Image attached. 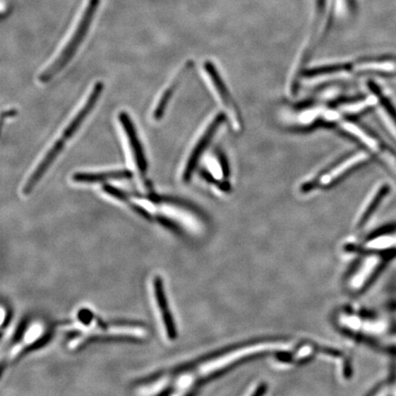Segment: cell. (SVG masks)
Returning a JSON list of instances; mask_svg holds the SVG:
<instances>
[{
  "label": "cell",
  "mask_w": 396,
  "mask_h": 396,
  "mask_svg": "<svg viewBox=\"0 0 396 396\" xmlns=\"http://www.w3.org/2000/svg\"><path fill=\"white\" fill-rule=\"evenodd\" d=\"M69 330H75L68 343L69 349H78L95 340H141L148 337V328L134 322H105L94 315L84 321L69 324Z\"/></svg>",
  "instance_id": "obj_2"
},
{
  "label": "cell",
  "mask_w": 396,
  "mask_h": 396,
  "mask_svg": "<svg viewBox=\"0 0 396 396\" xmlns=\"http://www.w3.org/2000/svg\"><path fill=\"white\" fill-rule=\"evenodd\" d=\"M119 121L121 122L126 136L128 138V144H130L132 155H133L135 164H136L141 176H145L147 172H148V161H147L143 144H141L139 136H138L134 122L132 121L131 116L125 112L119 113Z\"/></svg>",
  "instance_id": "obj_10"
},
{
  "label": "cell",
  "mask_w": 396,
  "mask_h": 396,
  "mask_svg": "<svg viewBox=\"0 0 396 396\" xmlns=\"http://www.w3.org/2000/svg\"><path fill=\"white\" fill-rule=\"evenodd\" d=\"M225 119L226 116L224 113L215 116L214 119H212V121L208 124L207 128L203 132L198 143H196L194 149L192 150L188 159H187L185 170L183 173V181L186 184L192 180L193 174L198 167L199 161H200L205 150L210 146L212 139H213L223 122L225 121Z\"/></svg>",
  "instance_id": "obj_8"
},
{
  "label": "cell",
  "mask_w": 396,
  "mask_h": 396,
  "mask_svg": "<svg viewBox=\"0 0 396 396\" xmlns=\"http://www.w3.org/2000/svg\"><path fill=\"white\" fill-rule=\"evenodd\" d=\"M385 264V256L371 254L359 262L349 273L347 287L353 293L364 289Z\"/></svg>",
  "instance_id": "obj_7"
},
{
  "label": "cell",
  "mask_w": 396,
  "mask_h": 396,
  "mask_svg": "<svg viewBox=\"0 0 396 396\" xmlns=\"http://www.w3.org/2000/svg\"><path fill=\"white\" fill-rule=\"evenodd\" d=\"M45 330H47L41 322H20L7 347V360L14 361L30 349L44 345L52 337V334Z\"/></svg>",
  "instance_id": "obj_5"
},
{
  "label": "cell",
  "mask_w": 396,
  "mask_h": 396,
  "mask_svg": "<svg viewBox=\"0 0 396 396\" xmlns=\"http://www.w3.org/2000/svg\"><path fill=\"white\" fill-rule=\"evenodd\" d=\"M388 192V186H380L379 189H377L376 194L373 196V198L368 202L366 207H365L364 211H362L361 216L360 219H359V226L364 225V224L369 220L371 214H373V212L378 207L380 200L385 198Z\"/></svg>",
  "instance_id": "obj_14"
},
{
  "label": "cell",
  "mask_w": 396,
  "mask_h": 396,
  "mask_svg": "<svg viewBox=\"0 0 396 396\" xmlns=\"http://www.w3.org/2000/svg\"><path fill=\"white\" fill-rule=\"evenodd\" d=\"M193 62H188L186 64L185 67L181 72L179 75L177 76V78L174 79L173 84L169 87L167 90L164 92L161 98H160L159 102L157 106L155 107V113H153V119H155L156 121H162V118H164V113L167 112V109L168 107L169 102H170L172 97H173L174 92H176L178 85H179L181 80L184 78V76H186L188 71L192 68Z\"/></svg>",
  "instance_id": "obj_13"
},
{
  "label": "cell",
  "mask_w": 396,
  "mask_h": 396,
  "mask_svg": "<svg viewBox=\"0 0 396 396\" xmlns=\"http://www.w3.org/2000/svg\"><path fill=\"white\" fill-rule=\"evenodd\" d=\"M395 388H396V385H395Z\"/></svg>",
  "instance_id": "obj_17"
},
{
  "label": "cell",
  "mask_w": 396,
  "mask_h": 396,
  "mask_svg": "<svg viewBox=\"0 0 396 396\" xmlns=\"http://www.w3.org/2000/svg\"><path fill=\"white\" fill-rule=\"evenodd\" d=\"M17 115V110L16 109H11L8 110V112H3L2 119L6 118H12V116Z\"/></svg>",
  "instance_id": "obj_16"
},
{
  "label": "cell",
  "mask_w": 396,
  "mask_h": 396,
  "mask_svg": "<svg viewBox=\"0 0 396 396\" xmlns=\"http://www.w3.org/2000/svg\"><path fill=\"white\" fill-rule=\"evenodd\" d=\"M204 71L208 80H210L212 90L216 95L221 109H223L222 113L225 114L226 119H228L229 124L232 126L233 130L241 131L244 122H242L239 107L236 105V102L233 100L229 88H227L225 82L221 78L216 66L210 61H207L204 64Z\"/></svg>",
  "instance_id": "obj_6"
},
{
  "label": "cell",
  "mask_w": 396,
  "mask_h": 396,
  "mask_svg": "<svg viewBox=\"0 0 396 396\" xmlns=\"http://www.w3.org/2000/svg\"><path fill=\"white\" fill-rule=\"evenodd\" d=\"M103 90L104 84L102 82L100 81L94 85V88L92 89L87 101H85V105L79 110L78 114L75 116V118L71 121L68 126L66 128V130L64 131L60 139L55 141L53 147L48 150L44 158L40 162L35 172L30 174L29 179L27 180L25 186H24L23 189L24 195H30V193L32 192V190L35 189L37 184L44 177L46 172L49 170V168L52 167L55 160H56L58 156L60 155V153L62 152L67 141L76 133V131H78L82 124H84L85 119L88 118V115L92 112V110L96 107Z\"/></svg>",
  "instance_id": "obj_3"
},
{
  "label": "cell",
  "mask_w": 396,
  "mask_h": 396,
  "mask_svg": "<svg viewBox=\"0 0 396 396\" xmlns=\"http://www.w3.org/2000/svg\"><path fill=\"white\" fill-rule=\"evenodd\" d=\"M353 72H367V71H379V72H392L396 68L395 63L392 62H362L353 64Z\"/></svg>",
  "instance_id": "obj_15"
},
{
  "label": "cell",
  "mask_w": 396,
  "mask_h": 396,
  "mask_svg": "<svg viewBox=\"0 0 396 396\" xmlns=\"http://www.w3.org/2000/svg\"><path fill=\"white\" fill-rule=\"evenodd\" d=\"M100 3V0H89L83 12L82 18H80L78 26L76 28L75 32L67 42L66 47L63 49L62 53L40 75L39 80L42 84L52 81L61 71L66 68L67 64L75 56L79 46L81 45L85 35H88L89 27L91 25Z\"/></svg>",
  "instance_id": "obj_4"
},
{
  "label": "cell",
  "mask_w": 396,
  "mask_h": 396,
  "mask_svg": "<svg viewBox=\"0 0 396 396\" xmlns=\"http://www.w3.org/2000/svg\"><path fill=\"white\" fill-rule=\"evenodd\" d=\"M291 346L281 342H260L236 347L229 351L217 353L192 364L183 365L172 371H165L167 376V394L185 395L196 385L205 382L217 374L222 373L233 365L245 359L271 352H284L290 351Z\"/></svg>",
  "instance_id": "obj_1"
},
{
  "label": "cell",
  "mask_w": 396,
  "mask_h": 396,
  "mask_svg": "<svg viewBox=\"0 0 396 396\" xmlns=\"http://www.w3.org/2000/svg\"><path fill=\"white\" fill-rule=\"evenodd\" d=\"M132 177L133 173L128 169H124V170L98 172V173H76L72 179L76 183L95 184L109 180L131 179Z\"/></svg>",
  "instance_id": "obj_12"
},
{
  "label": "cell",
  "mask_w": 396,
  "mask_h": 396,
  "mask_svg": "<svg viewBox=\"0 0 396 396\" xmlns=\"http://www.w3.org/2000/svg\"><path fill=\"white\" fill-rule=\"evenodd\" d=\"M366 160H368V155L365 152L355 153L354 155L344 158L342 161L332 165L328 170L322 173L317 179L309 184H306V190L309 191V190L318 186L328 187L332 186L335 183H337V181H340L347 174L349 173L353 168L357 167L361 162L366 161Z\"/></svg>",
  "instance_id": "obj_9"
},
{
  "label": "cell",
  "mask_w": 396,
  "mask_h": 396,
  "mask_svg": "<svg viewBox=\"0 0 396 396\" xmlns=\"http://www.w3.org/2000/svg\"><path fill=\"white\" fill-rule=\"evenodd\" d=\"M153 290H155L156 304H157L159 311L161 313L162 323H164L168 339L176 340L177 337L176 328L174 326V321L173 317H172L170 309H169L164 282L160 276H156L155 280H153Z\"/></svg>",
  "instance_id": "obj_11"
}]
</instances>
